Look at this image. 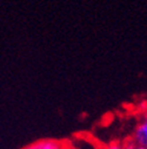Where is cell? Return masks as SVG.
Masks as SVG:
<instances>
[{
  "label": "cell",
  "instance_id": "cell-1",
  "mask_svg": "<svg viewBox=\"0 0 147 149\" xmlns=\"http://www.w3.org/2000/svg\"><path fill=\"white\" fill-rule=\"evenodd\" d=\"M23 149H68V148L65 141H60L57 139H41L27 144Z\"/></svg>",
  "mask_w": 147,
  "mask_h": 149
},
{
  "label": "cell",
  "instance_id": "cell-2",
  "mask_svg": "<svg viewBox=\"0 0 147 149\" xmlns=\"http://www.w3.org/2000/svg\"><path fill=\"white\" fill-rule=\"evenodd\" d=\"M130 140L139 147L147 148V123L146 122L141 121L137 124Z\"/></svg>",
  "mask_w": 147,
  "mask_h": 149
},
{
  "label": "cell",
  "instance_id": "cell-3",
  "mask_svg": "<svg viewBox=\"0 0 147 149\" xmlns=\"http://www.w3.org/2000/svg\"><path fill=\"white\" fill-rule=\"evenodd\" d=\"M102 149H126L124 143H120V142H111L109 144L105 146Z\"/></svg>",
  "mask_w": 147,
  "mask_h": 149
},
{
  "label": "cell",
  "instance_id": "cell-4",
  "mask_svg": "<svg viewBox=\"0 0 147 149\" xmlns=\"http://www.w3.org/2000/svg\"><path fill=\"white\" fill-rule=\"evenodd\" d=\"M141 114H142V120H141V121H144V122L147 123V102H146V103L144 104V107H142Z\"/></svg>",
  "mask_w": 147,
  "mask_h": 149
}]
</instances>
